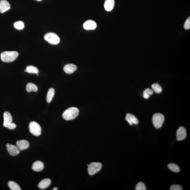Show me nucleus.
I'll use <instances>...</instances> for the list:
<instances>
[{"label":"nucleus","instance_id":"nucleus-19","mask_svg":"<svg viewBox=\"0 0 190 190\" xmlns=\"http://www.w3.org/2000/svg\"><path fill=\"white\" fill-rule=\"evenodd\" d=\"M26 89L28 92H30L32 91L36 92L38 90V87L36 85L32 83H28L27 85Z\"/></svg>","mask_w":190,"mask_h":190},{"label":"nucleus","instance_id":"nucleus-7","mask_svg":"<svg viewBox=\"0 0 190 190\" xmlns=\"http://www.w3.org/2000/svg\"><path fill=\"white\" fill-rule=\"evenodd\" d=\"M6 148H7L8 152L11 156H16L20 153V151L17 146L7 144H6Z\"/></svg>","mask_w":190,"mask_h":190},{"label":"nucleus","instance_id":"nucleus-24","mask_svg":"<svg viewBox=\"0 0 190 190\" xmlns=\"http://www.w3.org/2000/svg\"><path fill=\"white\" fill-rule=\"evenodd\" d=\"M153 91L157 93H159L162 92V88L160 85L158 83H154L152 85Z\"/></svg>","mask_w":190,"mask_h":190},{"label":"nucleus","instance_id":"nucleus-25","mask_svg":"<svg viewBox=\"0 0 190 190\" xmlns=\"http://www.w3.org/2000/svg\"><path fill=\"white\" fill-rule=\"evenodd\" d=\"M14 28L18 30H22L24 28L25 25L23 22L19 21L14 23Z\"/></svg>","mask_w":190,"mask_h":190},{"label":"nucleus","instance_id":"nucleus-15","mask_svg":"<svg viewBox=\"0 0 190 190\" xmlns=\"http://www.w3.org/2000/svg\"><path fill=\"white\" fill-rule=\"evenodd\" d=\"M32 169L34 171L39 172L41 171L44 168V164L42 162L38 161L34 163L32 165Z\"/></svg>","mask_w":190,"mask_h":190},{"label":"nucleus","instance_id":"nucleus-18","mask_svg":"<svg viewBox=\"0 0 190 190\" xmlns=\"http://www.w3.org/2000/svg\"><path fill=\"white\" fill-rule=\"evenodd\" d=\"M55 94V90L54 88H50L48 90L47 95H46V101L48 103H51L53 99Z\"/></svg>","mask_w":190,"mask_h":190},{"label":"nucleus","instance_id":"nucleus-22","mask_svg":"<svg viewBox=\"0 0 190 190\" xmlns=\"http://www.w3.org/2000/svg\"><path fill=\"white\" fill-rule=\"evenodd\" d=\"M168 168L172 171L178 173L180 171V168L178 165L175 163H170L168 165Z\"/></svg>","mask_w":190,"mask_h":190},{"label":"nucleus","instance_id":"nucleus-4","mask_svg":"<svg viewBox=\"0 0 190 190\" xmlns=\"http://www.w3.org/2000/svg\"><path fill=\"white\" fill-rule=\"evenodd\" d=\"M88 172L90 175H93L100 171L102 168V165L100 163L92 162L88 165Z\"/></svg>","mask_w":190,"mask_h":190},{"label":"nucleus","instance_id":"nucleus-17","mask_svg":"<svg viewBox=\"0 0 190 190\" xmlns=\"http://www.w3.org/2000/svg\"><path fill=\"white\" fill-rule=\"evenodd\" d=\"M51 183V180L49 178H46L42 180L38 185V187L40 189H44L48 188Z\"/></svg>","mask_w":190,"mask_h":190},{"label":"nucleus","instance_id":"nucleus-23","mask_svg":"<svg viewBox=\"0 0 190 190\" xmlns=\"http://www.w3.org/2000/svg\"><path fill=\"white\" fill-rule=\"evenodd\" d=\"M154 91L150 88H147L143 92V96L145 99H147L153 93Z\"/></svg>","mask_w":190,"mask_h":190},{"label":"nucleus","instance_id":"nucleus-26","mask_svg":"<svg viewBox=\"0 0 190 190\" xmlns=\"http://www.w3.org/2000/svg\"><path fill=\"white\" fill-rule=\"evenodd\" d=\"M136 190H146V187L144 183L142 182H139L137 185H136Z\"/></svg>","mask_w":190,"mask_h":190},{"label":"nucleus","instance_id":"nucleus-2","mask_svg":"<svg viewBox=\"0 0 190 190\" xmlns=\"http://www.w3.org/2000/svg\"><path fill=\"white\" fill-rule=\"evenodd\" d=\"M18 56L16 51H5L1 53V57L3 62H10L15 60Z\"/></svg>","mask_w":190,"mask_h":190},{"label":"nucleus","instance_id":"nucleus-12","mask_svg":"<svg viewBox=\"0 0 190 190\" xmlns=\"http://www.w3.org/2000/svg\"><path fill=\"white\" fill-rule=\"evenodd\" d=\"M12 118L11 114L8 112H5L4 113V123L3 126L5 128L11 123H12Z\"/></svg>","mask_w":190,"mask_h":190},{"label":"nucleus","instance_id":"nucleus-31","mask_svg":"<svg viewBox=\"0 0 190 190\" xmlns=\"http://www.w3.org/2000/svg\"><path fill=\"white\" fill-rule=\"evenodd\" d=\"M36 1H42V0H36Z\"/></svg>","mask_w":190,"mask_h":190},{"label":"nucleus","instance_id":"nucleus-29","mask_svg":"<svg viewBox=\"0 0 190 190\" xmlns=\"http://www.w3.org/2000/svg\"><path fill=\"white\" fill-rule=\"evenodd\" d=\"M16 127V125L14 123H11L8 126L7 128L9 129L13 130Z\"/></svg>","mask_w":190,"mask_h":190},{"label":"nucleus","instance_id":"nucleus-1","mask_svg":"<svg viewBox=\"0 0 190 190\" xmlns=\"http://www.w3.org/2000/svg\"><path fill=\"white\" fill-rule=\"evenodd\" d=\"M79 113V110L77 108L71 107L64 111L63 113L62 117L65 120H72L78 116Z\"/></svg>","mask_w":190,"mask_h":190},{"label":"nucleus","instance_id":"nucleus-8","mask_svg":"<svg viewBox=\"0 0 190 190\" xmlns=\"http://www.w3.org/2000/svg\"><path fill=\"white\" fill-rule=\"evenodd\" d=\"M187 133L186 130L183 126L180 127L176 132L177 139L178 141H182L186 138Z\"/></svg>","mask_w":190,"mask_h":190},{"label":"nucleus","instance_id":"nucleus-20","mask_svg":"<svg viewBox=\"0 0 190 190\" xmlns=\"http://www.w3.org/2000/svg\"><path fill=\"white\" fill-rule=\"evenodd\" d=\"M8 186L10 189L12 190H21L20 186L14 181H9L8 183Z\"/></svg>","mask_w":190,"mask_h":190},{"label":"nucleus","instance_id":"nucleus-16","mask_svg":"<svg viewBox=\"0 0 190 190\" xmlns=\"http://www.w3.org/2000/svg\"><path fill=\"white\" fill-rule=\"evenodd\" d=\"M115 0H106L104 3V8L107 11H110L113 9L115 6Z\"/></svg>","mask_w":190,"mask_h":190},{"label":"nucleus","instance_id":"nucleus-27","mask_svg":"<svg viewBox=\"0 0 190 190\" xmlns=\"http://www.w3.org/2000/svg\"><path fill=\"white\" fill-rule=\"evenodd\" d=\"M182 188L179 185H172L170 187L171 190H182Z\"/></svg>","mask_w":190,"mask_h":190},{"label":"nucleus","instance_id":"nucleus-21","mask_svg":"<svg viewBox=\"0 0 190 190\" xmlns=\"http://www.w3.org/2000/svg\"><path fill=\"white\" fill-rule=\"evenodd\" d=\"M26 72L29 73L38 74V69L36 67L33 66H28L26 69Z\"/></svg>","mask_w":190,"mask_h":190},{"label":"nucleus","instance_id":"nucleus-30","mask_svg":"<svg viewBox=\"0 0 190 190\" xmlns=\"http://www.w3.org/2000/svg\"><path fill=\"white\" fill-rule=\"evenodd\" d=\"M53 190H58L57 188L56 187L54 188V189H53Z\"/></svg>","mask_w":190,"mask_h":190},{"label":"nucleus","instance_id":"nucleus-11","mask_svg":"<svg viewBox=\"0 0 190 190\" xmlns=\"http://www.w3.org/2000/svg\"><path fill=\"white\" fill-rule=\"evenodd\" d=\"M97 25L96 22L91 20L87 21L83 24V27L86 30H94L96 28Z\"/></svg>","mask_w":190,"mask_h":190},{"label":"nucleus","instance_id":"nucleus-28","mask_svg":"<svg viewBox=\"0 0 190 190\" xmlns=\"http://www.w3.org/2000/svg\"><path fill=\"white\" fill-rule=\"evenodd\" d=\"M184 28L187 30L189 29H190V17H189L185 22L184 25Z\"/></svg>","mask_w":190,"mask_h":190},{"label":"nucleus","instance_id":"nucleus-3","mask_svg":"<svg viewBox=\"0 0 190 190\" xmlns=\"http://www.w3.org/2000/svg\"><path fill=\"white\" fill-rule=\"evenodd\" d=\"M165 120V117L162 114L157 113L154 114L152 117V122L154 127L159 128L162 126Z\"/></svg>","mask_w":190,"mask_h":190},{"label":"nucleus","instance_id":"nucleus-6","mask_svg":"<svg viewBox=\"0 0 190 190\" xmlns=\"http://www.w3.org/2000/svg\"><path fill=\"white\" fill-rule=\"evenodd\" d=\"M29 129L30 133L35 136H39L41 134V127L36 122H30L29 125Z\"/></svg>","mask_w":190,"mask_h":190},{"label":"nucleus","instance_id":"nucleus-13","mask_svg":"<svg viewBox=\"0 0 190 190\" xmlns=\"http://www.w3.org/2000/svg\"><path fill=\"white\" fill-rule=\"evenodd\" d=\"M125 120L131 125H133V124L137 125L139 123L137 118L135 116L130 113L126 114Z\"/></svg>","mask_w":190,"mask_h":190},{"label":"nucleus","instance_id":"nucleus-14","mask_svg":"<svg viewBox=\"0 0 190 190\" xmlns=\"http://www.w3.org/2000/svg\"><path fill=\"white\" fill-rule=\"evenodd\" d=\"M77 70V66L73 64H68L64 66V72L68 74L74 73Z\"/></svg>","mask_w":190,"mask_h":190},{"label":"nucleus","instance_id":"nucleus-10","mask_svg":"<svg viewBox=\"0 0 190 190\" xmlns=\"http://www.w3.org/2000/svg\"><path fill=\"white\" fill-rule=\"evenodd\" d=\"M11 8L10 4L6 0H1L0 1V12L3 13Z\"/></svg>","mask_w":190,"mask_h":190},{"label":"nucleus","instance_id":"nucleus-9","mask_svg":"<svg viewBox=\"0 0 190 190\" xmlns=\"http://www.w3.org/2000/svg\"><path fill=\"white\" fill-rule=\"evenodd\" d=\"M16 146L20 151H22L28 149L29 143L27 140H20L17 141Z\"/></svg>","mask_w":190,"mask_h":190},{"label":"nucleus","instance_id":"nucleus-5","mask_svg":"<svg viewBox=\"0 0 190 190\" xmlns=\"http://www.w3.org/2000/svg\"><path fill=\"white\" fill-rule=\"evenodd\" d=\"M44 39L48 43L52 44H57L60 41V39L58 35L53 33H46L44 35Z\"/></svg>","mask_w":190,"mask_h":190}]
</instances>
